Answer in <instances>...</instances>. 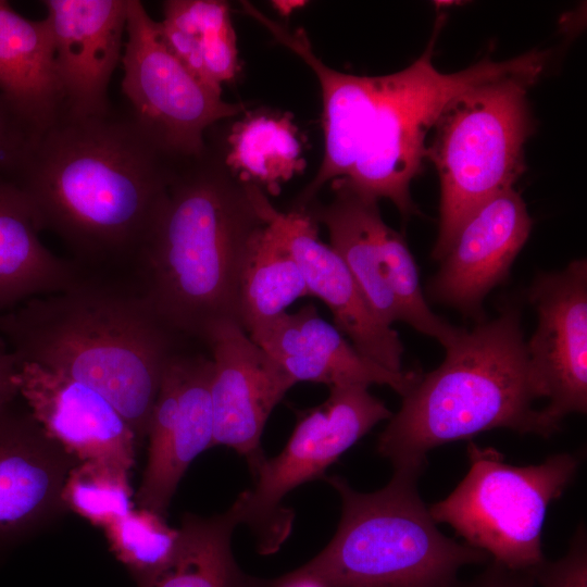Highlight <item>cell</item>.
<instances>
[{"label":"cell","instance_id":"ba28073f","mask_svg":"<svg viewBox=\"0 0 587 587\" xmlns=\"http://www.w3.org/2000/svg\"><path fill=\"white\" fill-rule=\"evenodd\" d=\"M469 471L454 490L428 509L467 545L513 571H533L546 558L541 534L550 503L572 483L579 459L557 453L515 466L492 448L467 445Z\"/></svg>","mask_w":587,"mask_h":587},{"label":"cell","instance_id":"f546056e","mask_svg":"<svg viewBox=\"0 0 587 587\" xmlns=\"http://www.w3.org/2000/svg\"><path fill=\"white\" fill-rule=\"evenodd\" d=\"M37 135L0 95V178L16 182Z\"/></svg>","mask_w":587,"mask_h":587},{"label":"cell","instance_id":"836d02e7","mask_svg":"<svg viewBox=\"0 0 587 587\" xmlns=\"http://www.w3.org/2000/svg\"><path fill=\"white\" fill-rule=\"evenodd\" d=\"M258 587H324L310 578H290L282 575L274 579L259 578Z\"/></svg>","mask_w":587,"mask_h":587},{"label":"cell","instance_id":"44dd1931","mask_svg":"<svg viewBox=\"0 0 587 587\" xmlns=\"http://www.w3.org/2000/svg\"><path fill=\"white\" fill-rule=\"evenodd\" d=\"M241 7L275 40L302 59L319 79L325 150L317 174L295 201L294 208L305 209L326 183L347 177L352 171L375 100L376 78L346 74L327 66L314 53L303 28L291 29L247 1H242Z\"/></svg>","mask_w":587,"mask_h":587},{"label":"cell","instance_id":"5bb4252c","mask_svg":"<svg viewBox=\"0 0 587 587\" xmlns=\"http://www.w3.org/2000/svg\"><path fill=\"white\" fill-rule=\"evenodd\" d=\"M203 340L211 349L213 366L212 447L233 448L247 459L253 472L264 459L261 436L265 423L295 383L238 322L213 324Z\"/></svg>","mask_w":587,"mask_h":587},{"label":"cell","instance_id":"8fae6325","mask_svg":"<svg viewBox=\"0 0 587 587\" xmlns=\"http://www.w3.org/2000/svg\"><path fill=\"white\" fill-rule=\"evenodd\" d=\"M329 389L324 403L302 413L282 452L258 464L254 488L241 492L230 507L238 523L257 530L262 553L275 551L290 529L292 514L279 507L282 499L297 486L323 477L345 451L392 415L367 386Z\"/></svg>","mask_w":587,"mask_h":587},{"label":"cell","instance_id":"7c38bea8","mask_svg":"<svg viewBox=\"0 0 587 587\" xmlns=\"http://www.w3.org/2000/svg\"><path fill=\"white\" fill-rule=\"evenodd\" d=\"M528 300L537 326L526 341L532 374L547 422L557 430L571 413L587 411V262L535 277Z\"/></svg>","mask_w":587,"mask_h":587},{"label":"cell","instance_id":"9c48e42d","mask_svg":"<svg viewBox=\"0 0 587 587\" xmlns=\"http://www.w3.org/2000/svg\"><path fill=\"white\" fill-rule=\"evenodd\" d=\"M327 204L312 201L305 210L328 230L330 247L349 268L369 305L386 325L409 324L445 349L462 328L432 311L423 295L419 268L404 240L382 218L378 200L337 178Z\"/></svg>","mask_w":587,"mask_h":587},{"label":"cell","instance_id":"4316f807","mask_svg":"<svg viewBox=\"0 0 587 587\" xmlns=\"http://www.w3.org/2000/svg\"><path fill=\"white\" fill-rule=\"evenodd\" d=\"M297 128L287 115L257 113L238 121L224 145L229 170L271 195L304 167Z\"/></svg>","mask_w":587,"mask_h":587},{"label":"cell","instance_id":"d4e9b609","mask_svg":"<svg viewBox=\"0 0 587 587\" xmlns=\"http://www.w3.org/2000/svg\"><path fill=\"white\" fill-rule=\"evenodd\" d=\"M237 524L232 508L211 517L186 514L173 559L138 587H258L259 578L245 574L232 553Z\"/></svg>","mask_w":587,"mask_h":587},{"label":"cell","instance_id":"cb8c5ba5","mask_svg":"<svg viewBox=\"0 0 587 587\" xmlns=\"http://www.w3.org/2000/svg\"><path fill=\"white\" fill-rule=\"evenodd\" d=\"M163 15L159 23L170 50L202 84L222 93V84L239 71L228 3L167 0Z\"/></svg>","mask_w":587,"mask_h":587},{"label":"cell","instance_id":"83f0119b","mask_svg":"<svg viewBox=\"0 0 587 587\" xmlns=\"http://www.w3.org/2000/svg\"><path fill=\"white\" fill-rule=\"evenodd\" d=\"M103 530L111 552L137 586L171 562L179 540V528L170 527L163 515L143 508L133 509Z\"/></svg>","mask_w":587,"mask_h":587},{"label":"cell","instance_id":"603a6c76","mask_svg":"<svg viewBox=\"0 0 587 587\" xmlns=\"http://www.w3.org/2000/svg\"><path fill=\"white\" fill-rule=\"evenodd\" d=\"M40 232L21 188L0 178V316L83 278L75 263L57 257L41 242Z\"/></svg>","mask_w":587,"mask_h":587},{"label":"cell","instance_id":"f1b7e54d","mask_svg":"<svg viewBox=\"0 0 587 587\" xmlns=\"http://www.w3.org/2000/svg\"><path fill=\"white\" fill-rule=\"evenodd\" d=\"M128 473L104 462H77L62 488L65 510L75 512L95 526L107 527L135 507Z\"/></svg>","mask_w":587,"mask_h":587},{"label":"cell","instance_id":"d6a6232c","mask_svg":"<svg viewBox=\"0 0 587 587\" xmlns=\"http://www.w3.org/2000/svg\"><path fill=\"white\" fill-rule=\"evenodd\" d=\"M20 362L0 340V407L11 403L18 395L16 376Z\"/></svg>","mask_w":587,"mask_h":587},{"label":"cell","instance_id":"d6986e66","mask_svg":"<svg viewBox=\"0 0 587 587\" xmlns=\"http://www.w3.org/2000/svg\"><path fill=\"white\" fill-rule=\"evenodd\" d=\"M77 462L29 411L0 407V549L65 510L61 492Z\"/></svg>","mask_w":587,"mask_h":587},{"label":"cell","instance_id":"4dcf8cb0","mask_svg":"<svg viewBox=\"0 0 587 587\" xmlns=\"http://www.w3.org/2000/svg\"><path fill=\"white\" fill-rule=\"evenodd\" d=\"M534 576L542 587H587L585 527L577 528L565 555L557 561L545 560L534 570Z\"/></svg>","mask_w":587,"mask_h":587},{"label":"cell","instance_id":"277c9868","mask_svg":"<svg viewBox=\"0 0 587 587\" xmlns=\"http://www.w3.org/2000/svg\"><path fill=\"white\" fill-rule=\"evenodd\" d=\"M521 309L508 302L497 317L462 328L442 363L403 395L377 441L394 471L421 475L427 453L480 433L508 428L549 437L558 430L534 403V380Z\"/></svg>","mask_w":587,"mask_h":587},{"label":"cell","instance_id":"484cf974","mask_svg":"<svg viewBox=\"0 0 587 587\" xmlns=\"http://www.w3.org/2000/svg\"><path fill=\"white\" fill-rule=\"evenodd\" d=\"M305 296L310 295L297 260L266 223L252 241L240 273L238 316L241 327L251 336Z\"/></svg>","mask_w":587,"mask_h":587},{"label":"cell","instance_id":"7a4b0ae2","mask_svg":"<svg viewBox=\"0 0 587 587\" xmlns=\"http://www.w3.org/2000/svg\"><path fill=\"white\" fill-rule=\"evenodd\" d=\"M255 187L229 170L218 141H207L201 155L180 162L165 207L137 259L139 292L176 334L203 339L220 321L239 323L240 273L266 224Z\"/></svg>","mask_w":587,"mask_h":587},{"label":"cell","instance_id":"e575fe53","mask_svg":"<svg viewBox=\"0 0 587 587\" xmlns=\"http://www.w3.org/2000/svg\"><path fill=\"white\" fill-rule=\"evenodd\" d=\"M275 7L283 13L288 14L290 13L295 7H301L304 2L302 1H276L274 2Z\"/></svg>","mask_w":587,"mask_h":587},{"label":"cell","instance_id":"ac0fdd59","mask_svg":"<svg viewBox=\"0 0 587 587\" xmlns=\"http://www.w3.org/2000/svg\"><path fill=\"white\" fill-rule=\"evenodd\" d=\"M16 384L33 417L78 462H104L126 471L134 466L139 441L99 392L35 363L20 364Z\"/></svg>","mask_w":587,"mask_h":587},{"label":"cell","instance_id":"5b68a950","mask_svg":"<svg viewBox=\"0 0 587 587\" xmlns=\"http://www.w3.org/2000/svg\"><path fill=\"white\" fill-rule=\"evenodd\" d=\"M419 477L394 471L385 487L366 494L329 477L342 503L337 532L316 557L285 576L324 587H452L461 567L487 563L485 551L437 528L417 492Z\"/></svg>","mask_w":587,"mask_h":587},{"label":"cell","instance_id":"7402d4cb","mask_svg":"<svg viewBox=\"0 0 587 587\" xmlns=\"http://www.w3.org/2000/svg\"><path fill=\"white\" fill-rule=\"evenodd\" d=\"M0 95L37 134L62 114L64 99L50 25L28 20L0 0Z\"/></svg>","mask_w":587,"mask_h":587},{"label":"cell","instance_id":"4fadbf2b","mask_svg":"<svg viewBox=\"0 0 587 587\" xmlns=\"http://www.w3.org/2000/svg\"><path fill=\"white\" fill-rule=\"evenodd\" d=\"M212 360L176 352L163 373L148 430V457L135 504L165 516L190 463L212 448Z\"/></svg>","mask_w":587,"mask_h":587},{"label":"cell","instance_id":"30bf717a","mask_svg":"<svg viewBox=\"0 0 587 587\" xmlns=\"http://www.w3.org/2000/svg\"><path fill=\"white\" fill-rule=\"evenodd\" d=\"M127 40L122 55V92L129 113L171 157L185 160L207 149L205 135L245 107L223 100L170 50L160 28L139 0H127Z\"/></svg>","mask_w":587,"mask_h":587},{"label":"cell","instance_id":"9a60e30c","mask_svg":"<svg viewBox=\"0 0 587 587\" xmlns=\"http://www.w3.org/2000/svg\"><path fill=\"white\" fill-rule=\"evenodd\" d=\"M261 216L271 225L297 260L310 296L330 310L335 326L364 357L394 372L402 371L403 345L397 330L373 312L347 265L319 238L317 223L305 209H275L255 187Z\"/></svg>","mask_w":587,"mask_h":587},{"label":"cell","instance_id":"2e32d148","mask_svg":"<svg viewBox=\"0 0 587 587\" xmlns=\"http://www.w3.org/2000/svg\"><path fill=\"white\" fill-rule=\"evenodd\" d=\"M533 220L521 195L507 188L482 204L464 222L428 295L467 316L483 321L486 296L510 274L528 239Z\"/></svg>","mask_w":587,"mask_h":587},{"label":"cell","instance_id":"6da1fadb","mask_svg":"<svg viewBox=\"0 0 587 587\" xmlns=\"http://www.w3.org/2000/svg\"><path fill=\"white\" fill-rule=\"evenodd\" d=\"M182 161L129 112L62 114L37 135L15 184L40 229L55 234L77 259L137 261Z\"/></svg>","mask_w":587,"mask_h":587},{"label":"cell","instance_id":"3957f363","mask_svg":"<svg viewBox=\"0 0 587 587\" xmlns=\"http://www.w3.org/2000/svg\"><path fill=\"white\" fill-rule=\"evenodd\" d=\"M20 364L35 363L103 396L143 440L175 337L138 289L83 277L0 316Z\"/></svg>","mask_w":587,"mask_h":587},{"label":"cell","instance_id":"ffe728a7","mask_svg":"<svg viewBox=\"0 0 587 587\" xmlns=\"http://www.w3.org/2000/svg\"><path fill=\"white\" fill-rule=\"evenodd\" d=\"M296 384L311 382L332 387L387 385L403 396L420 373L394 372L360 353L335 325L323 320L313 304L283 313L249 336Z\"/></svg>","mask_w":587,"mask_h":587},{"label":"cell","instance_id":"e0dca14e","mask_svg":"<svg viewBox=\"0 0 587 587\" xmlns=\"http://www.w3.org/2000/svg\"><path fill=\"white\" fill-rule=\"evenodd\" d=\"M63 114L102 116L110 109L109 85L122 60L127 0H45Z\"/></svg>","mask_w":587,"mask_h":587},{"label":"cell","instance_id":"52a82bcc","mask_svg":"<svg viewBox=\"0 0 587 587\" xmlns=\"http://www.w3.org/2000/svg\"><path fill=\"white\" fill-rule=\"evenodd\" d=\"M444 22V16L436 20L427 48L412 64L376 76L375 100L359 155L350 174L344 177L370 197L390 200L403 217L416 210L410 185L426 158V137L447 103L475 85L548 60L547 51L535 49L500 62L485 57L460 72L441 73L432 55Z\"/></svg>","mask_w":587,"mask_h":587},{"label":"cell","instance_id":"1f68e13d","mask_svg":"<svg viewBox=\"0 0 587 587\" xmlns=\"http://www.w3.org/2000/svg\"><path fill=\"white\" fill-rule=\"evenodd\" d=\"M533 571H513L492 561L476 576L466 582L459 579L452 587H533L535 585Z\"/></svg>","mask_w":587,"mask_h":587},{"label":"cell","instance_id":"8992f818","mask_svg":"<svg viewBox=\"0 0 587 587\" xmlns=\"http://www.w3.org/2000/svg\"><path fill=\"white\" fill-rule=\"evenodd\" d=\"M545 66L475 85L451 99L437 117L426 143V158L440 179L433 259L440 261L472 213L513 187L524 172V145L533 130L527 90Z\"/></svg>","mask_w":587,"mask_h":587}]
</instances>
